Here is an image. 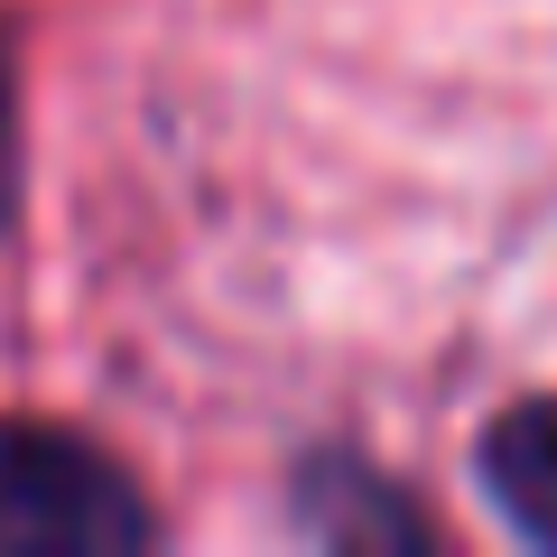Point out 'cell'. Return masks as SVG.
I'll return each instance as SVG.
<instances>
[{
	"label": "cell",
	"mask_w": 557,
	"mask_h": 557,
	"mask_svg": "<svg viewBox=\"0 0 557 557\" xmlns=\"http://www.w3.org/2000/svg\"><path fill=\"white\" fill-rule=\"evenodd\" d=\"M168 548V511L131 456L75 418L0 409V557H139Z\"/></svg>",
	"instance_id": "1"
},
{
	"label": "cell",
	"mask_w": 557,
	"mask_h": 557,
	"mask_svg": "<svg viewBox=\"0 0 557 557\" xmlns=\"http://www.w3.org/2000/svg\"><path fill=\"white\" fill-rule=\"evenodd\" d=\"M278 502H288V539L298 548H325V557H399V548L428 557V548H446V520L428 511V493L409 474H391L354 437L298 446Z\"/></svg>",
	"instance_id": "2"
},
{
	"label": "cell",
	"mask_w": 557,
	"mask_h": 557,
	"mask_svg": "<svg viewBox=\"0 0 557 557\" xmlns=\"http://www.w3.org/2000/svg\"><path fill=\"white\" fill-rule=\"evenodd\" d=\"M465 474H474V502L502 520V539L557 557V391L502 399L465 446Z\"/></svg>",
	"instance_id": "3"
},
{
	"label": "cell",
	"mask_w": 557,
	"mask_h": 557,
	"mask_svg": "<svg viewBox=\"0 0 557 557\" xmlns=\"http://www.w3.org/2000/svg\"><path fill=\"white\" fill-rule=\"evenodd\" d=\"M28 233V38L0 0V251Z\"/></svg>",
	"instance_id": "4"
}]
</instances>
